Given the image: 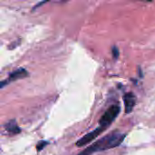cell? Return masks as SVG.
I'll use <instances>...</instances> for the list:
<instances>
[{
	"instance_id": "cell-1",
	"label": "cell",
	"mask_w": 155,
	"mask_h": 155,
	"mask_svg": "<svg viewBox=\"0 0 155 155\" xmlns=\"http://www.w3.org/2000/svg\"><path fill=\"white\" fill-rule=\"evenodd\" d=\"M124 138H125L124 134H121L118 132H113L110 134L103 137L99 141L95 142L91 146L87 147V149H85L84 151H83L78 155H90L94 153L114 148L116 146H119Z\"/></svg>"
},
{
	"instance_id": "cell-2",
	"label": "cell",
	"mask_w": 155,
	"mask_h": 155,
	"mask_svg": "<svg viewBox=\"0 0 155 155\" xmlns=\"http://www.w3.org/2000/svg\"><path fill=\"white\" fill-rule=\"evenodd\" d=\"M120 106L119 105H112L105 113L101 117L100 119V126H103V127H107L109 124H111L114 120L118 116L119 113H120Z\"/></svg>"
},
{
	"instance_id": "cell-3",
	"label": "cell",
	"mask_w": 155,
	"mask_h": 155,
	"mask_svg": "<svg viewBox=\"0 0 155 155\" xmlns=\"http://www.w3.org/2000/svg\"><path fill=\"white\" fill-rule=\"evenodd\" d=\"M105 129H106L105 127L99 126L97 129L94 130L93 132H91V133L87 134H86V135H84L83 138H81L80 140H78V141H77V143H76V146H77V147H82V146L86 145L87 143H91L93 140H94L98 135H100V134H102Z\"/></svg>"
},
{
	"instance_id": "cell-4",
	"label": "cell",
	"mask_w": 155,
	"mask_h": 155,
	"mask_svg": "<svg viewBox=\"0 0 155 155\" xmlns=\"http://www.w3.org/2000/svg\"><path fill=\"white\" fill-rule=\"evenodd\" d=\"M27 75H28V73H27V71H26L25 69H24V68L17 69V70H15V72H13V73L10 74L8 79L3 81V82L1 83V88H3L5 84H8L11 83V82L16 81V80H18V79H21V78H25V77H26Z\"/></svg>"
},
{
	"instance_id": "cell-5",
	"label": "cell",
	"mask_w": 155,
	"mask_h": 155,
	"mask_svg": "<svg viewBox=\"0 0 155 155\" xmlns=\"http://www.w3.org/2000/svg\"><path fill=\"white\" fill-rule=\"evenodd\" d=\"M124 105H125V113L130 114L136 103V97L134 96V94L128 93L124 96Z\"/></svg>"
},
{
	"instance_id": "cell-6",
	"label": "cell",
	"mask_w": 155,
	"mask_h": 155,
	"mask_svg": "<svg viewBox=\"0 0 155 155\" xmlns=\"http://www.w3.org/2000/svg\"><path fill=\"white\" fill-rule=\"evenodd\" d=\"M5 129H6L8 132L12 133V134H17V133L20 132V129L18 128V126H17L15 121H11V122H9V123L5 125Z\"/></svg>"
},
{
	"instance_id": "cell-7",
	"label": "cell",
	"mask_w": 155,
	"mask_h": 155,
	"mask_svg": "<svg viewBox=\"0 0 155 155\" xmlns=\"http://www.w3.org/2000/svg\"><path fill=\"white\" fill-rule=\"evenodd\" d=\"M46 144H47V143H41L40 144L37 145V150L38 151H41L43 149V147H45V145H46Z\"/></svg>"
},
{
	"instance_id": "cell-8",
	"label": "cell",
	"mask_w": 155,
	"mask_h": 155,
	"mask_svg": "<svg viewBox=\"0 0 155 155\" xmlns=\"http://www.w3.org/2000/svg\"><path fill=\"white\" fill-rule=\"evenodd\" d=\"M145 1H148V2H152V1H153V0H145Z\"/></svg>"
}]
</instances>
